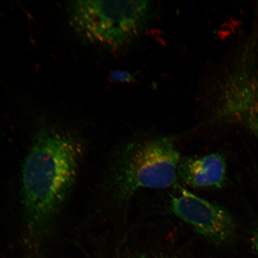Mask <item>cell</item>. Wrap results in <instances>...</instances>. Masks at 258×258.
<instances>
[{"instance_id":"cell-1","label":"cell","mask_w":258,"mask_h":258,"mask_svg":"<svg viewBox=\"0 0 258 258\" xmlns=\"http://www.w3.org/2000/svg\"><path fill=\"white\" fill-rule=\"evenodd\" d=\"M77 135L57 127L38 129L22 166L21 199L29 246L40 247L52 236L72 194L85 156Z\"/></svg>"},{"instance_id":"cell-2","label":"cell","mask_w":258,"mask_h":258,"mask_svg":"<svg viewBox=\"0 0 258 258\" xmlns=\"http://www.w3.org/2000/svg\"><path fill=\"white\" fill-rule=\"evenodd\" d=\"M181 157L175 138L167 135L132 138L114 148L101 183L105 206L113 220L125 224L139 192L178 184Z\"/></svg>"},{"instance_id":"cell-3","label":"cell","mask_w":258,"mask_h":258,"mask_svg":"<svg viewBox=\"0 0 258 258\" xmlns=\"http://www.w3.org/2000/svg\"><path fill=\"white\" fill-rule=\"evenodd\" d=\"M150 1L82 0L74 2L70 12L74 31L87 43L120 50L136 40L149 21Z\"/></svg>"},{"instance_id":"cell-4","label":"cell","mask_w":258,"mask_h":258,"mask_svg":"<svg viewBox=\"0 0 258 258\" xmlns=\"http://www.w3.org/2000/svg\"><path fill=\"white\" fill-rule=\"evenodd\" d=\"M169 190L167 212L211 243L224 245L233 240L234 221L223 207L195 195L179 183Z\"/></svg>"},{"instance_id":"cell-5","label":"cell","mask_w":258,"mask_h":258,"mask_svg":"<svg viewBox=\"0 0 258 258\" xmlns=\"http://www.w3.org/2000/svg\"><path fill=\"white\" fill-rule=\"evenodd\" d=\"M227 164L219 153L181 157L177 178L183 185L193 188H217L224 184Z\"/></svg>"},{"instance_id":"cell-6","label":"cell","mask_w":258,"mask_h":258,"mask_svg":"<svg viewBox=\"0 0 258 258\" xmlns=\"http://www.w3.org/2000/svg\"><path fill=\"white\" fill-rule=\"evenodd\" d=\"M234 118L245 122L258 140V93L245 95L235 105Z\"/></svg>"},{"instance_id":"cell-7","label":"cell","mask_w":258,"mask_h":258,"mask_svg":"<svg viewBox=\"0 0 258 258\" xmlns=\"http://www.w3.org/2000/svg\"><path fill=\"white\" fill-rule=\"evenodd\" d=\"M111 77L114 80L120 82H130L134 80V76L124 71L115 72L112 74Z\"/></svg>"},{"instance_id":"cell-8","label":"cell","mask_w":258,"mask_h":258,"mask_svg":"<svg viewBox=\"0 0 258 258\" xmlns=\"http://www.w3.org/2000/svg\"><path fill=\"white\" fill-rule=\"evenodd\" d=\"M251 240H252V244L254 249L256 250L258 253V231L255 232V233L253 234V236Z\"/></svg>"},{"instance_id":"cell-9","label":"cell","mask_w":258,"mask_h":258,"mask_svg":"<svg viewBox=\"0 0 258 258\" xmlns=\"http://www.w3.org/2000/svg\"><path fill=\"white\" fill-rule=\"evenodd\" d=\"M138 258H171V257H157V256H148L147 255H142Z\"/></svg>"}]
</instances>
